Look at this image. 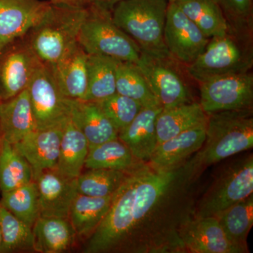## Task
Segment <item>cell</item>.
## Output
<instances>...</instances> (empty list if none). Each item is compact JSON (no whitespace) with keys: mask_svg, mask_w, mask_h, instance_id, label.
Masks as SVG:
<instances>
[{"mask_svg":"<svg viewBox=\"0 0 253 253\" xmlns=\"http://www.w3.org/2000/svg\"><path fill=\"white\" fill-rule=\"evenodd\" d=\"M201 173L191 158L172 168L139 161L88 238L86 253H186L181 232L194 217Z\"/></svg>","mask_w":253,"mask_h":253,"instance_id":"6da1fadb","label":"cell"},{"mask_svg":"<svg viewBox=\"0 0 253 253\" xmlns=\"http://www.w3.org/2000/svg\"><path fill=\"white\" fill-rule=\"evenodd\" d=\"M253 147V109L221 111L208 115L201 149L191 158L198 172Z\"/></svg>","mask_w":253,"mask_h":253,"instance_id":"7a4b0ae2","label":"cell"},{"mask_svg":"<svg viewBox=\"0 0 253 253\" xmlns=\"http://www.w3.org/2000/svg\"><path fill=\"white\" fill-rule=\"evenodd\" d=\"M88 4L50 2L49 9L31 31L28 42L37 56L52 66L78 43Z\"/></svg>","mask_w":253,"mask_h":253,"instance_id":"3957f363","label":"cell"},{"mask_svg":"<svg viewBox=\"0 0 253 253\" xmlns=\"http://www.w3.org/2000/svg\"><path fill=\"white\" fill-rule=\"evenodd\" d=\"M168 4V0H122L113 10V21L141 51L172 57L164 42Z\"/></svg>","mask_w":253,"mask_h":253,"instance_id":"277c9868","label":"cell"},{"mask_svg":"<svg viewBox=\"0 0 253 253\" xmlns=\"http://www.w3.org/2000/svg\"><path fill=\"white\" fill-rule=\"evenodd\" d=\"M253 65L252 33L229 28L225 34L209 40L204 51L188 65L187 71L201 83L225 75L250 72Z\"/></svg>","mask_w":253,"mask_h":253,"instance_id":"5b68a950","label":"cell"},{"mask_svg":"<svg viewBox=\"0 0 253 253\" xmlns=\"http://www.w3.org/2000/svg\"><path fill=\"white\" fill-rule=\"evenodd\" d=\"M78 42L87 54L104 55L134 63L140 56V47L113 22L112 13L91 4H88Z\"/></svg>","mask_w":253,"mask_h":253,"instance_id":"8992f818","label":"cell"},{"mask_svg":"<svg viewBox=\"0 0 253 253\" xmlns=\"http://www.w3.org/2000/svg\"><path fill=\"white\" fill-rule=\"evenodd\" d=\"M253 192V156L251 154L223 168L202 197L197 200L194 217L215 216Z\"/></svg>","mask_w":253,"mask_h":253,"instance_id":"52a82bcc","label":"cell"},{"mask_svg":"<svg viewBox=\"0 0 253 253\" xmlns=\"http://www.w3.org/2000/svg\"><path fill=\"white\" fill-rule=\"evenodd\" d=\"M173 59L141 51L136 63L163 109L193 101L187 84Z\"/></svg>","mask_w":253,"mask_h":253,"instance_id":"ba28073f","label":"cell"},{"mask_svg":"<svg viewBox=\"0 0 253 253\" xmlns=\"http://www.w3.org/2000/svg\"><path fill=\"white\" fill-rule=\"evenodd\" d=\"M200 84L199 104L207 115L253 109V76L250 72L213 78Z\"/></svg>","mask_w":253,"mask_h":253,"instance_id":"9c48e42d","label":"cell"},{"mask_svg":"<svg viewBox=\"0 0 253 253\" xmlns=\"http://www.w3.org/2000/svg\"><path fill=\"white\" fill-rule=\"evenodd\" d=\"M27 89L37 129L66 122L70 116L71 99L61 94L49 66L44 63L40 66Z\"/></svg>","mask_w":253,"mask_h":253,"instance_id":"30bf717a","label":"cell"},{"mask_svg":"<svg viewBox=\"0 0 253 253\" xmlns=\"http://www.w3.org/2000/svg\"><path fill=\"white\" fill-rule=\"evenodd\" d=\"M17 41L0 53V101L11 99L27 89L43 63L28 41Z\"/></svg>","mask_w":253,"mask_h":253,"instance_id":"8fae6325","label":"cell"},{"mask_svg":"<svg viewBox=\"0 0 253 253\" xmlns=\"http://www.w3.org/2000/svg\"><path fill=\"white\" fill-rule=\"evenodd\" d=\"M209 40L175 2H169L164 42L173 59L187 66L191 64L206 49Z\"/></svg>","mask_w":253,"mask_h":253,"instance_id":"7c38bea8","label":"cell"},{"mask_svg":"<svg viewBox=\"0 0 253 253\" xmlns=\"http://www.w3.org/2000/svg\"><path fill=\"white\" fill-rule=\"evenodd\" d=\"M50 6L41 0H0V53L26 36Z\"/></svg>","mask_w":253,"mask_h":253,"instance_id":"4fadbf2b","label":"cell"},{"mask_svg":"<svg viewBox=\"0 0 253 253\" xmlns=\"http://www.w3.org/2000/svg\"><path fill=\"white\" fill-rule=\"evenodd\" d=\"M39 196L41 216L68 218L73 200L78 194L75 179H69L54 169L42 171L33 176Z\"/></svg>","mask_w":253,"mask_h":253,"instance_id":"5bb4252c","label":"cell"},{"mask_svg":"<svg viewBox=\"0 0 253 253\" xmlns=\"http://www.w3.org/2000/svg\"><path fill=\"white\" fill-rule=\"evenodd\" d=\"M65 123L36 129L13 145L29 163L33 176L42 171L56 169Z\"/></svg>","mask_w":253,"mask_h":253,"instance_id":"9a60e30c","label":"cell"},{"mask_svg":"<svg viewBox=\"0 0 253 253\" xmlns=\"http://www.w3.org/2000/svg\"><path fill=\"white\" fill-rule=\"evenodd\" d=\"M181 239L189 253H239L214 216L191 218L183 228Z\"/></svg>","mask_w":253,"mask_h":253,"instance_id":"2e32d148","label":"cell"},{"mask_svg":"<svg viewBox=\"0 0 253 253\" xmlns=\"http://www.w3.org/2000/svg\"><path fill=\"white\" fill-rule=\"evenodd\" d=\"M49 67L65 97L84 100L87 89V54L79 43Z\"/></svg>","mask_w":253,"mask_h":253,"instance_id":"e0dca14e","label":"cell"},{"mask_svg":"<svg viewBox=\"0 0 253 253\" xmlns=\"http://www.w3.org/2000/svg\"><path fill=\"white\" fill-rule=\"evenodd\" d=\"M161 106L143 107L129 126L120 131L118 139L137 161L148 163L158 145L156 120Z\"/></svg>","mask_w":253,"mask_h":253,"instance_id":"ac0fdd59","label":"cell"},{"mask_svg":"<svg viewBox=\"0 0 253 253\" xmlns=\"http://www.w3.org/2000/svg\"><path fill=\"white\" fill-rule=\"evenodd\" d=\"M0 129L2 139L13 145L37 129L27 89L0 101Z\"/></svg>","mask_w":253,"mask_h":253,"instance_id":"d6986e66","label":"cell"},{"mask_svg":"<svg viewBox=\"0 0 253 253\" xmlns=\"http://www.w3.org/2000/svg\"><path fill=\"white\" fill-rule=\"evenodd\" d=\"M70 118L85 136L89 147L118 139V131L96 102L71 100Z\"/></svg>","mask_w":253,"mask_h":253,"instance_id":"ffe728a7","label":"cell"},{"mask_svg":"<svg viewBox=\"0 0 253 253\" xmlns=\"http://www.w3.org/2000/svg\"><path fill=\"white\" fill-rule=\"evenodd\" d=\"M206 124L195 126L171 139L160 143L149 161L158 168H172L185 162L204 144Z\"/></svg>","mask_w":253,"mask_h":253,"instance_id":"44dd1931","label":"cell"},{"mask_svg":"<svg viewBox=\"0 0 253 253\" xmlns=\"http://www.w3.org/2000/svg\"><path fill=\"white\" fill-rule=\"evenodd\" d=\"M33 233V249L44 253L63 252L69 249L76 237L68 218L40 216Z\"/></svg>","mask_w":253,"mask_h":253,"instance_id":"7402d4cb","label":"cell"},{"mask_svg":"<svg viewBox=\"0 0 253 253\" xmlns=\"http://www.w3.org/2000/svg\"><path fill=\"white\" fill-rule=\"evenodd\" d=\"M208 118L199 103L194 101L163 109L156 120L158 144L195 126L206 124Z\"/></svg>","mask_w":253,"mask_h":253,"instance_id":"603a6c76","label":"cell"},{"mask_svg":"<svg viewBox=\"0 0 253 253\" xmlns=\"http://www.w3.org/2000/svg\"><path fill=\"white\" fill-rule=\"evenodd\" d=\"M89 143L83 132L68 117L63 126L56 172L69 179H76L84 167Z\"/></svg>","mask_w":253,"mask_h":253,"instance_id":"cb8c5ba5","label":"cell"},{"mask_svg":"<svg viewBox=\"0 0 253 253\" xmlns=\"http://www.w3.org/2000/svg\"><path fill=\"white\" fill-rule=\"evenodd\" d=\"M113 195L92 197L78 194L70 209V222L76 236L89 238L109 212Z\"/></svg>","mask_w":253,"mask_h":253,"instance_id":"d4e9b609","label":"cell"},{"mask_svg":"<svg viewBox=\"0 0 253 253\" xmlns=\"http://www.w3.org/2000/svg\"><path fill=\"white\" fill-rule=\"evenodd\" d=\"M214 217L239 253H249L247 237L253 225V195L232 205Z\"/></svg>","mask_w":253,"mask_h":253,"instance_id":"484cf974","label":"cell"},{"mask_svg":"<svg viewBox=\"0 0 253 253\" xmlns=\"http://www.w3.org/2000/svg\"><path fill=\"white\" fill-rule=\"evenodd\" d=\"M118 61L104 55L87 54V89L83 101L98 102L117 93Z\"/></svg>","mask_w":253,"mask_h":253,"instance_id":"4316f807","label":"cell"},{"mask_svg":"<svg viewBox=\"0 0 253 253\" xmlns=\"http://www.w3.org/2000/svg\"><path fill=\"white\" fill-rule=\"evenodd\" d=\"M175 3L206 38L211 39L229 31L227 21L214 0H179Z\"/></svg>","mask_w":253,"mask_h":253,"instance_id":"83f0119b","label":"cell"},{"mask_svg":"<svg viewBox=\"0 0 253 253\" xmlns=\"http://www.w3.org/2000/svg\"><path fill=\"white\" fill-rule=\"evenodd\" d=\"M139 162L130 150L119 139L89 147L84 167L126 171Z\"/></svg>","mask_w":253,"mask_h":253,"instance_id":"f1b7e54d","label":"cell"},{"mask_svg":"<svg viewBox=\"0 0 253 253\" xmlns=\"http://www.w3.org/2000/svg\"><path fill=\"white\" fill-rule=\"evenodd\" d=\"M116 92L135 100L143 107L161 106L150 89L144 75L134 63L118 61Z\"/></svg>","mask_w":253,"mask_h":253,"instance_id":"f546056e","label":"cell"},{"mask_svg":"<svg viewBox=\"0 0 253 253\" xmlns=\"http://www.w3.org/2000/svg\"><path fill=\"white\" fill-rule=\"evenodd\" d=\"M33 180V169L13 144L2 139L0 149V190L12 191Z\"/></svg>","mask_w":253,"mask_h":253,"instance_id":"4dcf8cb0","label":"cell"},{"mask_svg":"<svg viewBox=\"0 0 253 253\" xmlns=\"http://www.w3.org/2000/svg\"><path fill=\"white\" fill-rule=\"evenodd\" d=\"M0 204L32 228L41 216L39 196L34 180L12 191L1 193Z\"/></svg>","mask_w":253,"mask_h":253,"instance_id":"1f68e13d","label":"cell"},{"mask_svg":"<svg viewBox=\"0 0 253 253\" xmlns=\"http://www.w3.org/2000/svg\"><path fill=\"white\" fill-rule=\"evenodd\" d=\"M126 172L127 170L90 169L75 179L78 194L92 197L111 196L122 184Z\"/></svg>","mask_w":253,"mask_h":253,"instance_id":"d6a6232c","label":"cell"},{"mask_svg":"<svg viewBox=\"0 0 253 253\" xmlns=\"http://www.w3.org/2000/svg\"><path fill=\"white\" fill-rule=\"evenodd\" d=\"M1 242L0 253L33 249V228L10 212L0 204Z\"/></svg>","mask_w":253,"mask_h":253,"instance_id":"836d02e7","label":"cell"},{"mask_svg":"<svg viewBox=\"0 0 253 253\" xmlns=\"http://www.w3.org/2000/svg\"><path fill=\"white\" fill-rule=\"evenodd\" d=\"M96 103L117 129L118 134L130 124L143 109L140 103L118 93Z\"/></svg>","mask_w":253,"mask_h":253,"instance_id":"e575fe53","label":"cell"},{"mask_svg":"<svg viewBox=\"0 0 253 253\" xmlns=\"http://www.w3.org/2000/svg\"><path fill=\"white\" fill-rule=\"evenodd\" d=\"M231 30L253 32V0H214Z\"/></svg>","mask_w":253,"mask_h":253,"instance_id":"d590c367","label":"cell"},{"mask_svg":"<svg viewBox=\"0 0 253 253\" xmlns=\"http://www.w3.org/2000/svg\"><path fill=\"white\" fill-rule=\"evenodd\" d=\"M121 1L122 0H88V4L112 13L115 6Z\"/></svg>","mask_w":253,"mask_h":253,"instance_id":"8d00e7d4","label":"cell"},{"mask_svg":"<svg viewBox=\"0 0 253 253\" xmlns=\"http://www.w3.org/2000/svg\"><path fill=\"white\" fill-rule=\"evenodd\" d=\"M50 2L67 3L74 4H88V0H49Z\"/></svg>","mask_w":253,"mask_h":253,"instance_id":"74e56055","label":"cell"},{"mask_svg":"<svg viewBox=\"0 0 253 253\" xmlns=\"http://www.w3.org/2000/svg\"><path fill=\"white\" fill-rule=\"evenodd\" d=\"M1 242H2V237H1V227H0V249H1Z\"/></svg>","mask_w":253,"mask_h":253,"instance_id":"f35d334b","label":"cell"},{"mask_svg":"<svg viewBox=\"0 0 253 253\" xmlns=\"http://www.w3.org/2000/svg\"><path fill=\"white\" fill-rule=\"evenodd\" d=\"M1 142H2V136H1V129H0V149H1Z\"/></svg>","mask_w":253,"mask_h":253,"instance_id":"ab89813d","label":"cell"},{"mask_svg":"<svg viewBox=\"0 0 253 253\" xmlns=\"http://www.w3.org/2000/svg\"><path fill=\"white\" fill-rule=\"evenodd\" d=\"M177 1H179V0H168L169 2H176Z\"/></svg>","mask_w":253,"mask_h":253,"instance_id":"60d3db41","label":"cell"}]
</instances>
